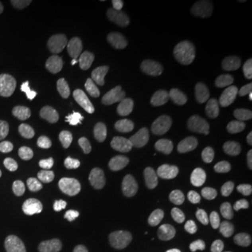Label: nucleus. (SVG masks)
<instances>
[{
	"mask_svg": "<svg viewBox=\"0 0 252 252\" xmlns=\"http://www.w3.org/2000/svg\"><path fill=\"white\" fill-rule=\"evenodd\" d=\"M32 174V162L27 154L14 147L0 150V190L18 193L27 187Z\"/></svg>",
	"mask_w": 252,
	"mask_h": 252,
	"instance_id": "obj_1",
	"label": "nucleus"
},
{
	"mask_svg": "<svg viewBox=\"0 0 252 252\" xmlns=\"http://www.w3.org/2000/svg\"><path fill=\"white\" fill-rule=\"evenodd\" d=\"M251 185L244 181L243 172L235 171L209 189L203 198V205L210 210H221L230 205L241 203L250 198Z\"/></svg>",
	"mask_w": 252,
	"mask_h": 252,
	"instance_id": "obj_2",
	"label": "nucleus"
},
{
	"mask_svg": "<svg viewBox=\"0 0 252 252\" xmlns=\"http://www.w3.org/2000/svg\"><path fill=\"white\" fill-rule=\"evenodd\" d=\"M136 81L125 67L104 72L95 83V94L105 107H118L135 90Z\"/></svg>",
	"mask_w": 252,
	"mask_h": 252,
	"instance_id": "obj_3",
	"label": "nucleus"
},
{
	"mask_svg": "<svg viewBox=\"0 0 252 252\" xmlns=\"http://www.w3.org/2000/svg\"><path fill=\"white\" fill-rule=\"evenodd\" d=\"M146 193L152 200L154 206L161 212L171 223L178 227H185L188 224L189 216L182 206L180 199L174 193L171 187L160 178H153L146 185Z\"/></svg>",
	"mask_w": 252,
	"mask_h": 252,
	"instance_id": "obj_4",
	"label": "nucleus"
},
{
	"mask_svg": "<svg viewBox=\"0 0 252 252\" xmlns=\"http://www.w3.org/2000/svg\"><path fill=\"white\" fill-rule=\"evenodd\" d=\"M135 104L140 114L149 119H153L154 115L161 108L165 90L161 79L156 74H147L136 84L133 90Z\"/></svg>",
	"mask_w": 252,
	"mask_h": 252,
	"instance_id": "obj_5",
	"label": "nucleus"
},
{
	"mask_svg": "<svg viewBox=\"0 0 252 252\" xmlns=\"http://www.w3.org/2000/svg\"><path fill=\"white\" fill-rule=\"evenodd\" d=\"M215 34L225 45L233 49L252 54V28L243 21H233L227 17H219L215 21Z\"/></svg>",
	"mask_w": 252,
	"mask_h": 252,
	"instance_id": "obj_6",
	"label": "nucleus"
},
{
	"mask_svg": "<svg viewBox=\"0 0 252 252\" xmlns=\"http://www.w3.org/2000/svg\"><path fill=\"white\" fill-rule=\"evenodd\" d=\"M125 133V119L117 111L111 109L101 112L91 125V135L105 147H114L121 143Z\"/></svg>",
	"mask_w": 252,
	"mask_h": 252,
	"instance_id": "obj_7",
	"label": "nucleus"
},
{
	"mask_svg": "<svg viewBox=\"0 0 252 252\" xmlns=\"http://www.w3.org/2000/svg\"><path fill=\"white\" fill-rule=\"evenodd\" d=\"M215 80L233 98H247L252 94V79L237 64H221L215 72Z\"/></svg>",
	"mask_w": 252,
	"mask_h": 252,
	"instance_id": "obj_8",
	"label": "nucleus"
},
{
	"mask_svg": "<svg viewBox=\"0 0 252 252\" xmlns=\"http://www.w3.org/2000/svg\"><path fill=\"white\" fill-rule=\"evenodd\" d=\"M81 234L102 247L115 244L118 238L117 225L114 221L99 212H91L81 219Z\"/></svg>",
	"mask_w": 252,
	"mask_h": 252,
	"instance_id": "obj_9",
	"label": "nucleus"
},
{
	"mask_svg": "<svg viewBox=\"0 0 252 252\" xmlns=\"http://www.w3.org/2000/svg\"><path fill=\"white\" fill-rule=\"evenodd\" d=\"M216 132L196 133L184 144L182 153L184 160L199 171H206L209 168V154L217 142Z\"/></svg>",
	"mask_w": 252,
	"mask_h": 252,
	"instance_id": "obj_10",
	"label": "nucleus"
},
{
	"mask_svg": "<svg viewBox=\"0 0 252 252\" xmlns=\"http://www.w3.org/2000/svg\"><path fill=\"white\" fill-rule=\"evenodd\" d=\"M188 109L178 102H170L160 111L158 132L162 139L174 140L181 135L185 124L188 122Z\"/></svg>",
	"mask_w": 252,
	"mask_h": 252,
	"instance_id": "obj_11",
	"label": "nucleus"
},
{
	"mask_svg": "<svg viewBox=\"0 0 252 252\" xmlns=\"http://www.w3.org/2000/svg\"><path fill=\"white\" fill-rule=\"evenodd\" d=\"M26 228L28 233L35 235L36 238L48 241L61 234L62 223L61 219L52 213L46 212H32L26 217Z\"/></svg>",
	"mask_w": 252,
	"mask_h": 252,
	"instance_id": "obj_12",
	"label": "nucleus"
},
{
	"mask_svg": "<svg viewBox=\"0 0 252 252\" xmlns=\"http://www.w3.org/2000/svg\"><path fill=\"white\" fill-rule=\"evenodd\" d=\"M114 177L126 196H135L140 189V178L129 157H119L114 164Z\"/></svg>",
	"mask_w": 252,
	"mask_h": 252,
	"instance_id": "obj_13",
	"label": "nucleus"
},
{
	"mask_svg": "<svg viewBox=\"0 0 252 252\" xmlns=\"http://www.w3.org/2000/svg\"><path fill=\"white\" fill-rule=\"evenodd\" d=\"M170 175L181 192H184L187 195H196L199 192L200 185H199L198 178L189 168L188 162L182 157L174 158L171 167H170Z\"/></svg>",
	"mask_w": 252,
	"mask_h": 252,
	"instance_id": "obj_14",
	"label": "nucleus"
},
{
	"mask_svg": "<svg viewBox=\"0 0 252 252\" xmlns=\"http://www.w3.org/2000/svg\"><path fill=\"white\" fill-rule=\"evenodd\" d=\"M165 238L167 234L157 224H146L143 228H139L132 233V243L136 244L142 251H153L161 247Z\"/></svg>",
	"mask_w": 252,
	"mask_h": 252,
	"instance_id": "obj_15",
	"label": "nucleus"
},
{
	"mask_svg": "<svg viewBox=\"0 0 252 252\" xmlns=\"http://www.w3.org/2000/svg\"><path fill=\"white\" fill-rule=\"evenodd\" d=\"M41 180L44 181L45 184H48V185H51V188L54 190V195L58 199H61V200L67 198L70 195V192L73 190V184L67 182V181H63L61 178L56 162H51L49 165H46L45 168L42 170Z\"/></svg>",
	"mask_w": 252,
	"mask_h": 252,
	"instance_id": "obj_16",
	"label": "nucleus"
},
{
	"mask_svg": "<svg viewBox=\"0 0 252 252\" xmlns=\"http://www.w3.org/2000/svg\"><path fill=\"white\" fill-rule=\"evenodd\" d=\"M63 4V1L58 0H27L21 1V6L30 16L38 18H44L55 13Z\"/></svg>",
	"mask_w": 252,
	"mask_h": 252,
	"instance_id": "obj_17",
	"label": "nucleus"
},
{
	"mask_svg": "<svg viewBox=\"0 0 252 252\" xmlns=\"http://www.w3.org/2000/svg\"><path fill=\"white\" fill-rule=\"evenodd\" d=\"M234 224L244 233L252 231V196L240 203L234 215Z\"/></svg>",
	"mask_w": 252,
	"mask_h": 252,
	"instance_id": "obj_18",
	"label": "nucleus"
},
{
	"mask_svg": "<svg viewBox=\"0 0 252 252\" xmlns=\"http://www.w3.org/2000/svg\"><path fill=\"white\" fill-rule=\"evenodd\" d=\"M225 17L233 21H241L247 13V3L243 0H225L224 1Z\"/></svg>",
	"mask_w": 252,
	"mask_h": 252,
	"instance_id": "obj_19",
	"label": "nucleus"
},
{
	"mask_svg": "<svg viewBox=\"0 0 252 252\" xmlns=\"http://www.w3.org/2000/svg\"><path fill=\"white\" fill-rule=\"evenodd\" d=\"M228 252H252V238H244L235 241Z\"/></svg>",
	"mask_w": 252,
	"mask_h": 252,
	"instance_id": "obj_20",
	"label": "nucleus"
},
{
	"mask_svg": "<svg viewBox=\"0 0 252 252\" xmlns=\"http://www.w3.org/2000/svg\"><path fill=\"white\" fill-rule=\"evenodd\" d=\"M0 252H17V248L9 241H0Z\"/></svg>",
	"mask_w": 252,
	"mask_h": 252,
	"instance_id": "obj_21",
	"label": "nucleus"
},
{
	"mask_svg": "<svg viewBox=\"0 0 252 252\" xmlns=\"http://www.w3.org/2000/svg\"><path fill=\"white\" fill-rule=\"evenodd\" d=\"M6 20H7V14H6V10H4V7H3V6L0 4V28L4 26Z\"/></svg>",
	"mask_w": 252,
	"mask_h": 252,
	"instance_id": "obj_22",
	"label": "nucleus"
},
{
	"mask_svg": "<svg viewBox=\"0 0 252 252\" xmlns=\"http://www.w3.org/2000/svg\"><path fill=\"white\" fill-rule=\"evenodd\" d=\"M190 252H212V251L207 248L206 245H202V244H199V245H195V247L190 250Z\"/></svg>",
	"mask_w": 252,
	"mask_h": 252,
	"instance_id": "obj_23",
	"label": "nucleus"
},
{
	"mask_svg": "<svg viewBox=\"0 0 252 252\" xmlns=\"http://www.w3.org/2000/svg\"><path fill=\"white\" fill-rule=\"evenodd\" d=\"M154 125V121L153 119H149V118H144L143 124H142V127H143V130H149L152 126Z\"/></svg>",
	"mask_w": 252,
	"mask_h": 252,
	"instance_id": "obj_24",
	"label": "nucleus"
},
{
	"mask_svg": "<svg viewBox=\"0 0 252 252\" xmlns=\"http://www.w3.org/2000/svg\"><path fill=\"white\" fill-rule=\"evenodd\" d=\"M39 252H59L58 250H55V248H49V247H45V248H42Z\"/></svg>",
	"mask_w": 252,
	"mask_h": 252,
	"instance_id": "obj_25",
	"label": "nucleus"
}]
</instances>
